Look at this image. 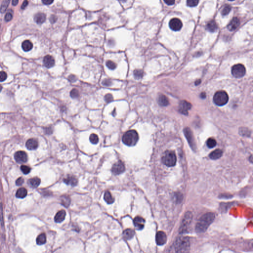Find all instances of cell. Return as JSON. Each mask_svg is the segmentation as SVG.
<instances>
[{
	"mask_svg": "<svg viewBox=\"0 0 253 253\" xmlns=\"http://www.w3.org/2000/svg\"><path fill=\"white\" fill-rule=\"evenodd\" d=\"M63 182L67 185L74 187L78 184V179L74 176H70L63 179Z\"/></svg>",
	"mask_w": 253,
	"mask_h": 253,
	"instance_id": "cell-19",
	"label": "cell"
},
{
	"mask_svg": "<svg viewBox=\"0 0 253 253\" xmlns=\"http://www.w3.org/2000/svg\"><path fill=\"white\" fill-rule=\"evenodd\" d=\"M70 96L73 99H77L79 97V91L75 89H73L70 92Z\"/></svg>",
	"mask_w": 253,
	"mask_h": 253,
	"instance_id": "cell-40",
	"label": "cell"
},
{
	"mask_svg": "<svg viewBox=\"0 0 253 253\" xmlns=\"http://www.w3.org/2000/svg\"><path fill=\"white\" fill-rule=\"evenodd\" d=\"M14 159L19 163H24L27 161V155L25 152L19 151L16 152L14 155Z\"/></svg>",
	"mask_w": 253,
	"mask_h": 253,
	"instance_id": "cell-11",
	"label": "cell"
},
{
	"mask_svg": "<svg viewBox=\"0 0 253 253\" xmlns=\"http://www.w3.org/2000/svg\"><path fill=\"white\" fill-rule=\"evenodd\" d=\"M104 199L107 204H112L114 202V199L111 193L108 191L105 192L104 195Z\"/></svg>",
	"mask_w": 253,
	"mask_h": 253,
	"instance_id": "cell-28",
	"label": "cell"
},
{
	"mask_svg": "<svg viewBox=\"0 0 253 253\" xmlns=\"http://www.w3.org/2000/svg\"><path fill=\"white\" fill-rule=\"evenodd\" d=\"M162 162L168 167H173L176 165L177 157L174 151H166L162 158Z\"/></svg>",
	"mask_w": 253,
	"mask_h": 253,
	"instance_id": "cell-5",
	"label": "cell"
},
{
	"mask_svg": "<svg viewBox=\"0 0 253 253\" xmlns=\"http://www.w3.org/2000/svg\"><path fill=\"white\" fill-rule=\"evenodd\" d=\"M22 173L25 174H28L31 171V168L27 166L22 165L20 167Z\"/></svg>",
	"mask_w": 253,
	"mask_h": 253,
	"instance_id": "cell-38",
	"label": "cell"
},
{
	"mask_svg": "<svg viewBox=\"0 0 253 253\" xmlns=\"http://www.w3.org/2000/svg\"><path fill=\"white\" fill-rule=\"evenodd\" d=\"M27 195V190L24 187L19 188L16 192V196L18 198H24Z\"/></svg>",
	"mask_w": 253,
	"mask_h": 253,
	"instance_id": "cell-24",
	"label": "cell"
},
{
	"mask_svg": "<svg viewBox=\"0 0 253 253\" xmlns=\"http://www.w3.org/2000/svg\"><path fill=\"white\" fill-rule=\"evenodd\" d=\"M49 19H50V21H51V23H54V22L56 21V16H51Z\"/></svg>",
	"mask_w": 253,
	"mask_h": 253,
	"instance_id": "cell-49",
	"label": "cell"
},
{
	"mask_svg": "<svg viewBox=\"0 0 253 253\" xmlns=\"http://www.w3.org/2000/svg\"><path fill=\"white\" fill-rule=\"evenodd\" d=\"M184 132L188 144L191 147L194 149L195 148V143L194 139V136L192 132L190 129L188 127H186L184 129Z\"/></svg>",
	"mask_w": 253,
	"mask_h": 253,
	"instance_id": "cell-8",
	"label": "cell"
},
{
	"mask_svg": "<svg viewBox=\"0 0 253 253\" xmlns=\"http://www.w3.org/2000/svg\"><path fill=\"white\" fill-rule=\"evenodd\" d=\"M139 136L137 132L134 130H130L126 132L122 137V141L124 144L129 147H133L136 145L139 141Z\"/></svg>",
	"mask_w": 253,
	"mask_h": 253,
	"instance_id": "cell-3",
	"label": "cell"
},
{
	"mask_svg": "<svg viewBox=\"0 0 253 253\" xmlns=\"http://www.w3.org/2000/svg\"><path fill=\"white\" fill-rule=\"evenodd\" d=\"M145 220L141 217H136L134 219V227L137 230H142L144 229Z\"/></svg>",
	"mask_w": 253,
	"mask_h": 253,
	"instance_id": "cell-14",
	"label": "cell"
},
{
	"mask_svg": "<svg viewBox=\"0 0 253 253\" xmlns=\"http://www.w3.org/2000/svg\"><path fill=\"white\" fill-rule=\"evenodd\" d=\"M229 96L227 92L224 91H219L216 93L213 97L214 104L218 106H224L228 102Z\"/></svg>",
	"mask_w": 253,
	"mask_h": 253,
	"instance_id": "cell-4",
	"label": "cell"
},
{
	"mask_svg": "<svg viewBox=\"0 0 253 253\" xmlns=\"http://www.w3.org/2000/svg\"><path fill=\"white\" fill-rule=\"evenodd\" d=\"M46 236L45 233H41V234L39 235V236H38L36 239V242L37 244H38L39 245H43L45 244L46 242Z\"/></svg>",
	"mask_w": 253,
	"mask_h": 253,
	"instance_id": "cell-29",
	"label": "cell"
},
{
	"mask_svg": "<svg viewBox=\"0 0 253 253\" xmlns=\"http://www.w3.org/2000/svg\"><path fill=\"white\" fill-rule=\"evenodd\" d=\"M42 2L45 5H51L53 3L54 0H42Z\"/></svg>",
	"mask_w": 253,
	"mask_h": 253,
	"instance_id": "cell-46",
	"label": "cell"
},
{
	"mask_svg": "<svg viewBox=\"0 0 253 253\" xmlns=\"http://www.w3.org/2000/svg\"></svg>",
	"mask_w": 253,
	"mask_h": 253,
	"instance_id": "cell-56",
	"label": "cell"
},
{
	"mask_svg": "<svg viewBox=\"0 0 253 253\" xmlns=\"http://www.w3.org/2000/svg\"><path fill=\"white\" fill-rule=\"evenodd\" d=\"M214 218L215 216L213 213H208L203 214L196 224V232L198 233H203L206 232L210 224L213 222Z\"/></svg>",
	"mask_w": 253,
	"mask_h": 253,
	"instance_id": "cell-1",
	"label": "cell"
},
{
	"mask_svg": "<svg viewBox=\"0 0 253 253\" xmlns=\"http://www.w3.org/2000/svg\"><path fill=\"white\" fill-rule=\"evenodd\" d=\"M200 97L202 98V99H205L206 97V94L205 93H202L201 94H200Z\"/></svg>",
	"mask_w": 253,
	"mask_h": 253,
	"instance_id": "cell-52",
	"label": "cell"
},
{
	"mask_svg": "<svg viewBox=\"0 0 253 253\" xmlns=\"http://www.w3.org/2000/svg\"><path fill=\"white\" fill-rule=\"evenodd\" d=\"M66 214V212L64 210H60L58 212L54 217V221L57 223L62 222L65 219Z\"/></svg>",
	"mask_w": 253,
	"mask_h": 253,
	"instance_id": "cell-18",
	"label": "cell"
},
{
	"mask_svg": "<svg viewBox=\"0 0 253 253\" xmlns=\"http://www.w3.org/2000/svg\"><path fill=\"white\" fill-rule=\"evenodd\" d=\"M89 139H90V142L91 144H97L99 142V137H98L97 134H91Z\"/></svg>",
	"mask_w": 253,
	"mask_h": 253,
	"instance_id": "cell-34",
	"label": "cell"
},
{
	"mask_svg": "<svg viewBox=\"0 0 253 253\" xmlns=\"http://www.w3.org/2000/svg\"><path fill=\"white\" fill-rule=\"evenodd\" d=\"M199 0H187V5L190 7H193L197 6L199 3Z\"/></svg>",
	"mask_w": 253,
	"mask_h": 253,
	"instance_id": "cell-36",
	"label": "cell"
},
{
	"mask_svg": "<svg viewBox=\"0 0 253 253\" xmlns=\"http://www.w3.org/2000/svg\"><path fill=\"white\" fill-rule=\"evenodd\" d=\"M164 2H165L166 4H167V5H172L174 4L175 0H164Z\"/></svg>",
	"mask_w": 253,
	"mask_h": 253,
	"instance_id": "cell-47",
	"label": "cell"
},
{
	"mask_svg": "<svg viewBox=\"0 0 253 253\" xmlns=\"http://www.w3.org/2000/svg\"><path fill=\"white\" fill-rule=\"evenodd\" d=\"M71 203V199L67 195H63L61 197V203L65 207H69Z\"/></svg>",
	"mask_w": 253,
	"mask_h": 253,
	"instance_id": "cell-30",
	"label": "cell"
},
{
	"mask_svg": "<svg viewBox=\"0 0 253 253\" xmlns=\"http://www.w3.org/2000/svg\"><path fill=\"white\" fill-rule=\"evenodd\" d=\"M7 78V74L4 71H1L0 73V81L1 82H3L6 80Z\"/></svg>",
	"mask_w": 253,
	"mask_h": 253,
	"instance_id": "cell-41",
	"label": "cell"
},
{
	"mask_svg": "<svg viewBox=\"0 0 253 253\" xmlns=\"http://www.w3.org/2000/svg\"><path fill=\"white\" fill-rule=\"evenodd\" d=\"M231 10H232V7L230 6L229 5H225L222 8L221 11V14H222V16H226L227 14H229Z\"/></svg>",
	"mask_w": 253,
	"mask_h": 253,
	"instance_id": "cell-31",
	"label": "cell"
},
{
	"mask_svg": "<svg viewBox=\"0 0 253 253\" xmlns=\"http://www.w3.org/2000/svg\"><path fill=\"white\" fill-rule=\"evenodd\" d=\"M167 235L164 232L159 231L156 235V241L158 245H163L167 241Z\"/></svg>",
	"mask_w": 253,
	"mask_h": 253,
	"instance_id": "cell-13",
	"label": "cell"
},
{
	"mask_svg": "<svg viewBox=\"0 0 253 253\" xmlns=\"http://www.w3.org/2000/svg\"><path fill=\"white\" fill-rule=\"evenodd\" d=\"M229 1H234V0H229Z\"/></svg>",
	"mask_w": 253,
	"mask_h": 253,
	"instance_id": "cell-55",
	"label": "cell"
},
{
	"mask_svg": "<svg viewBox=\"0 0 253 253\" xmlns=\"http://www.w3.org/2000/svg\"><path fill=\"white\" fill-rule=\"evenodd\" d=\"M169 26L173 31H179L182 28V22L178 18H174L170 20Z\"/></svg>",
	"mask_w": 253,
	"mask_h": 253,
	"instance_id": "cell-9",
	"label": "cell"
},
{
	"mask_svg": "<svg viewBox=\"0 0 253 253\" xmlns=\"http://www.w3.org/2000/svg\"><path fill=\"white\" fill-rule=\"evenodd\" d=\"M239 133L241 135L244 136H249L250 134V132L248 129L245 128H241L239 129Z\"/></svg>",
	"mask_w": 253,
	"mask_h": 253,
	"instance_id": "cell-37",
	"label": "cell"
},
{
	"mask_svg": "<svg viewBox=\"0 0 253 253\" xmlns=\"http://www.w3.org/2000/svg\"><path fill=\"white\" fill-rule=\"evenodd\" d=\"M192 105L189 102H187L186 100H182L180 103L179 105V112L182 114L187 115L188 114V110L192 108Z\"/></svg>",
	"mask_w": 253,
	"mask_h": 253,
	"instance_id": "cell-12",
	"label": "cell"
},
{
	"mask_svg": "<svg viewBox=\"0 0 253 253\" xmlns=\"http://www.w3.org/2000/svg\"><path fill=\"white\" fill-rule=\"evenodd\" d=\"M106 65L108 68L111 70L115 69L116 67V63L110 60H108L106 62Z\"/></svg>",
	"mask_w": 253,
	"mask_h": 253,
	"instance_id": "cell-39",
	"label": "cell"
},
{
	"mask_svg": "<svg viewBox=\"0 0 253 253\" xmlns=\"http://www.w3.org/2000/svg\"><path fill=\"white\" fill-rule=\"evenodd\" d=\"M134 75L136 79H141L144 75V71L141 69H136L134 72Z\"/></svg>",
	"mask_w": 253,
	"mask_h": 253,
	"instance_id": "cell-33",
	"label": "cell"
},
{
	"mask_svg": "<svg viewBox=\"0 0 253 253\" xmlns=\"http://www.w3.org/2000/svg\"><path fill=\"white\" fill-rule=\"evenodd\" d=\"M46 19V16L43 13L39 12L36 14L34 16V20L37 24H42L45 22Z\"/></svg>",
	"mask_w": 253,
	"mask_h": 253,
	"instance_id": "cell-22",
	"label": "cell"
},
{
	"mask_svg": "<svg viewBox=\"0 0 253 253\" xmlns=\"http://www.w3.org/2000/svg\"><path fill=\"white\" fill-rule=\"evenodd\" d=\"M177 253H187L190 250V241L188 237H181L177 239L174 244Z\"/></svg>",
	"mask_w": 253,
	"mask_h": 253,
	"instance_id": "cell-2",
	"label": "cell"
},
{
	"mask_svg": "<svg viewBox=\"0 0 253 253\" xmlns=\"http://www.w3.org/2000/svg\"><path fill=\"white\" fill-rule=\"evenodd\" d=\"M10 0H4L3 2L2 3V5H1V11L2 13L5 12V11H6V9L8 8V6L9 4Z\"/></svg>",
	"mask_w": 253,
	"mask_h": 253,
	"instance_id": "cell-35",
	"label": "cell"
},
{
	"mask_svg": "<svg viewBox=\"0 0 253 253\" xmlns=\"http://www.w3.org/2000/svg\"><path fill=\"white\" fill-rule=\"evenodd\" d=\"M201 83V80H197L196 81V82L195 83V84L196 86H197V85H199Z\"/></svg>",
	"mask_w": 253,
	"mask_h": 253,
	"instance_id": "cell-53",
	"label": "cell"
},
{
	"mask_svg": "<svg viewBox=\"0 0 253 253\" xmlns=\"http://www.w3.org/2000/svg\"><path fill=\"white\" fill-rule=\"evenodd\" d=\"M158 102L159 105L162 106H166L169 104L168 99L163 94H161L159 96Z\"/></svg>",
	"mask_w": 253,
	"mask_h": 253,
	"instance_id": "cell-23",
	"label": "cell"
},
{
	"mask_svg": "<svg viewBox=\"0 0 253 253\" xmlns=\"http://www.w3.org/2000/svg\"><path fill=\"white\" fill-rule=\"evenodd\" d=\"M19 3V0H12V5L13 6H16Z\"/></svg>",
	"mask_w": 253,
	"mask_h": 253,
	"instance_id": "cell-51",
	"label": "cell"
},
{
	"mask_svg": "<svg viewBox=\"0 0 253 253\" xmlns=\"http://www.w3.org/2000/svg\"><path fill=\"white\" fill-rule=\"evenodd\" d=\"M240 25V20L237 17H234L232 19L227 25V28L230 31H233L235 30Z\"/></svg>",
	"mask_w": 253,
	"mask_h": 253,
	"instance_id": "cell-15",
	"label": "cell"
},
{
	"mask_svg": "<svg viewBox=\"0 0 253 253\" xmlns=\"http://www.w3.org/2000/svg\"><path fill=\"white\" fill-rule=\"evenodd\" d=\"M33 48V44L29 40H25L22 44V48L25 51H30Z\"/></svg>",
	"mask_w": 253,
	"mask_h": 253,
	"instance_id": "cell-27",
	"label": "cell"
},
{
	"mask_svg": "<svg viewBox=\"0 0 253 253\" xmlns=\"http://www.w3.org/2000/svg\"><path fill=\"white\" fill-rule=\"evenodd\" d=\"M40 183L41 179L39 178H37V177L30 179L28 181V184H29L30 186L33 188H37V187L40 185Z\"/></svg>",
	"mask_w": 253,
	"mask_h": 253,
	"instance_id": "cell-25",
	"label": "cell"
},
{
	"mask_svg": "<svg viewBox=\"0 0 253 253\" xmlns=\"http://www.w3.org/2000/svg\"><path fill=\"white\" fill-rule=\"evenodd\" d=\"M121 1H122L123 2H126V0H120Z\"/></svg>",
	"mask_w": 253,
	"mask_h": 253,
	"instance_id": "cell-54",
	"label": "cell"
},
{
	"mask_svg": "<svg viewBox=\"0 0 253 253\" xmlns=\"http://www.w3.org/2000/svg\"><path fill=\"white\" fill-rule=\"evenodd\" d=\"M217 145V142L213 138H209L207 141V145L209 148H214Z\"/></svg>",
	"mask_w": 253,
	"mask_h": 253,
	"instance_id": "cell-32",
	"label": "cell"
},
{
	"mask_svg": "<svg viewBox=\"0 0 253 253\" xmlns=\"http://www.w3.org/2000/svg\"><path fill=\"white\" fill-rule=\"evenodd\" d=\"M125 167L124 164L119 161L118 162H116L113 166L112 168V171L113 173L115 174H119L123 173L125 171Z\"/></svg>",
	"mask_w": 253,
	"mask_h": 253,
	"instance_id": "cell-10",
	"label": "cell"
},
{
	"mask_svg": "<svg viewBox=\"0 0 253 253\" xmlns=\"http://www.w3.org/2000/svg\"><path fill=\"white\" fill-rule=\"evenodd\" d=\"M192 219V214L190 212H187L184 216V219L182 220V223L181 224V227L179 229V232L181 233H183L186 232L188 226L191 223Z\"/></svg>",
	"mask_w": 253,
	"mask_h": 253,
	"instance_id": "cell-7",
	"label": "cell"
},
{
	"mask_svg": "<svg viewBox=\"0 0 253 253\" xmlns=\"http://www.w3.org/2000/svg\"><path fill=\"white\" fill-rule=\"evenodd\" d=\"M102 84L104 85V86H110L111 84V81L109 80V79H105L102 82Z\"/></svg>",
	"mask_w": 253,
	"mask_h": 253,
	"instance_id": "cell-45",
	"label": "cell"
},
{
	"mask_svg": "<svg viewBox=\"0 0 253 253\" xmlns=\"http://www.w3.org/2000/svg\"><path fill=\"white\" fill-rule=\"evenodd\" d=\"M232 73L236 78L243 77L246 74L245 67L241 64H235L232 67Z\"/></svg>",
	"mask_w": 253,
	"mask_h": 253,
	"instance_id": "cell-6",
	"label": "cell"
},
{
	"mask_svg": "<svg viewBox=\"0 0 253 253\" xmlns=\"http://www.w3.org/2000/svg\"><path fill=\"white\" fill-rule=\"evenodd\" d=\"M222 153L223 152L222 150L220 149H217L212 152L209 155V157L212 160H217V159H219L222 157Z\"/></svg>",
	"mask_w": 253,
	"mask_h": 253,
	"instance_id": "cell-21",
	"label": "cell"
},
{
	"mask_svg": "<svg viewBox=\"0 0 253 253\" xmlns=\"http://www.w3.org/2000/svg\"><path fill=\"white\" fill-rule=\"evenodd\" d=\"M75 76H74L73 75H70L69 77V80L71 82H74L75 81Z\"/></svg>",
	"mask_w": 253,
	"mask_h": 253,
	"instance_id": "cell-50",
	"label": "cell"
},
{
	"mask_svg": "<svg viewBox=\"0 0 253 253\" xmlns=\"http://www.w3.org/2000/svg\"><path fill=\"white\" fill-rule=\"evenodd\" d=\"M134 231L132 229H126L124 232L123 236L126 240L132 239L134 236Z\"/></svg>",
	"mask_w": 253,
	"mask_h": 253,
	"instance_id": "cell-26",
	"label": "cell"
},
{
	"mask_svg": "<svg viewBox=\"0 0 253 253\" xmlns=\"http://www.w3.org/2000/svg\"><path fill=\"white\" fill-rule=\"evenodd\" d=\"M206 29L210 32H215L217 30L218 26L214 20H211L207 23Z\"/></svg>",
	"mask_w": 253,
	"mask_h": 253,
	"instance_id": "cell-20",
	"label": "cell"
},
{
	"mask_svg": "<svg viewBox=\"0 0 253 253\" xmlns=\"http://www.w3.org/2000/svg\"><path fill=\"white\" fill-rule=\"evenodd\" d=\"M28 1H27V0H25L23 2L21 6V8L22 9H24L25 8H26L27 6L28 5Z\"/></svg>",
	"mask_w": 253,
	"mask_h": 253,
	"instance_id": "cell-48",
	"label": "cell"
},
{
	"mask_svg": "<svg viewBox=\"0 0 253 253\" xmlns=\"http://www.w3.org/2000/svg\"><path fill=\"white\" fill-rule=\"evenodd\" d=\"M24 181V179H23V178H22V177L19 178V179H17V180L16 181V185H17V186H19V185H22V184H23Z\"/></svg>",
	"mask_w": 253,
	"mask_h": 253,
	"instance_id": "cell-44",
	"label": "cell"
},
{
	"mask_svg": "<svg viewBox=\"0 0 253 253\" xmlns=\"http://www.w3.org/2000/svg\"><path fill=\"white\" fill-rule=\"evenodd\" d=\"M38 142L37 140L35 139H30L27 141L26 143V147L27 149L30 150H35L38 147Z\"/></svg>",
	"mask_w": 253,
	"mask_h": 253,
	"instance_id": "cell-16",
	"label": "cell"
},
{
	"mask_svg": "<svg viewBox=\"0 0 253 253\" xmlns=\"http://www.w3.org/2000/svg\"><path fill=\"white\" fill-rule=\"evenodd\" d=\"M44 64L47 68H51L54 65L55 60L54 57L49 55L45 56L44 58Z\"/></svg>",
	"mask_w": 253,
	"mask_h": 253,
	"instance_id": "cell-17",
	"label": "cell"
},
{
	"mask_svg": "<svg viewBox=\"0 0 253 253\" xmlns=\"http://www.w3.org/2000/svg\"><path fill=\"white\" fill-rule=\"evenodd\" d=\"M104 99H105V100L106 101V102H110L112 101L113 100V96H112V94H107L105 95V97H104Z\"/></svg>",
	"mask_w": 253,
	"mask_h": 253,
	"instance_id": "cell-42",
	"label": "cell"
},
{
	"mask_svg": "<svg viewBox=\"0 0 253 253\" xmlns=\"http://www.w3.org/2000/svg\"><path fill=\"white\" fill-rule=\"evenodd\" d=\"M12 19V14L11 12H8L6 13L5 17V19L6 21H9Z\"/></svg>",
	"mask_w": 253,
	"mask_h": 253,
	"instance_id": "cell-43",
	"label": "cell"
}]
</instances>
